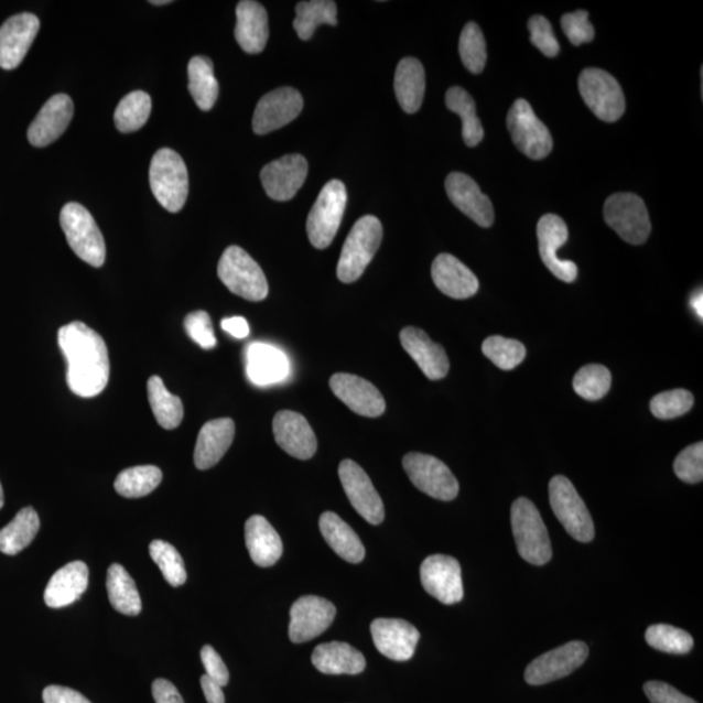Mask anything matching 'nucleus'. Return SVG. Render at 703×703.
Instances as JSON below:
<instances>
[{
  "label": "nucleus",
  "mask_w": 703,
  "mask_h": 703,
  "mask_svg": "<svg viewBox=\"0 0 703 703\" xmlns=\"http://www.w3.org/2000/svg\"><path fill=\"white\" fill-rule=\"evenodd\" d=\"M57 343L67 360V383L82 398H95L110 378V358L106 343L95 329L72 322L57 334Z\"/></svg>",
  "instance_id": "obj_1"
},
{
  "label": "nucleus",
  "mask_w": 703,
  "mask_h": 703,
  "mask_svg": "<svg viewBox=\"0 0 703 703\" xmlns=\"http://www.w3.org/2000/svg\"><path fill=\"white\" fill-rule=\"evenodd\" d=\"M149 179L150 188L164 209L170 213L183 209L188 198L190 179L181 155L167 148L158 150L150 163Z\"/></svg>",
  "instance_id": "obj_2"
},
{
  "label": "nucleus",
  "mask_w": 703,
  "mask_h": 703,
  "mask_svg": "<svg viewBox=\"0 0 703 703\" xmlns=\"http://www.w3.org/2000/svg\"><path fill=\"white\" fill-rule=\"evenodd\" d=\"M383 239V227L372 215H366L356 221L348 235L339 258L338 274L343 283H354L369 267Z\"/></svg>",
  "instance_id": "obj_3"
},
{
  "label": "nucleus",
  "mask_w": 703,
  "mask_h": 703,
  "mask_svg": "<svg viewBox=\"0 0 703 703\" xmlns=\"http://www.w3.org/2000/svg\"><path fill=\"white\" fill-rule=\"evenodd\" d=\"M511 523L516 547L523 561L533 565L548 564L552 558L550 536L534 504L527 498L516 499Z\"/></svg>",
  "instance_id": "obj_4"
},
{
  "label": "nucleus",
  "mask_w": 703,
  "mask_h": 703,
  "mask_svg": "<svg viewBox=\"0 0 703 703\" xmlns=\"http://www.w3.org/2000/svg\"><path fill=\"white\" fill-rule=\"evenodd\" d=\"M218 275L227 289L248 301H262L269 295V284L264 272L246 250L229 247L221 255Z\"/></svg>",
  "instance_id": "obj_5"
},
{
  "label": "nucleus",
  "mask_w": 703,
  "mask_h": 703,
  "mask_svg": "<svg viewBox=\"0 0 703 703\" xmlns=\"http://www.w3.org/2000/svg\"><path fill=\"white\" fill-rule=\"evenodd\" d=\"M61 226L75 255L93 268L104 267L106 244L95 218L80 204L71 203L63 207Z\"/></svg>",
  "instance_id": "obj_6"
},
{
  "label": "nucleus",
  "mask_w": 703,
  "mask_h": 703,
  "mask_svg": "<svg viewBox=\"0 0 703 703\" xmlns=\"http://www.w3.org/2000/svg\"><path fill=\"white\" fill-rule=\"evenodd\" d=\"M347 190L340 181L328 182L322 188L306 221L307 238L317 249L332 246L347 206Z\"/></svg>",
  "instance_id": "obj_7"
},
{
  "label": "nucleus",
  "mask_w": 703,
  "mask_h": 703,
  "mask_svg": "<svg viewBox=\"0 0 703 703\" xmlns=\"http://www.w3.org/2000/svg\"><path fill=\"white\" fill-rule=\"evenodd\" d=\"M549 494L552 511L566 532L578 542H592L595 537L592 515L571 480L555 476L550 480Z\"/></svg>",
  "instance_id": "obj_8"
},
{
  "label": "nucleus",
  "mask_w": 703,
  "mask_h": 703,
  "mask_svg": "<svg viewBox=\"0 0 703 703\" xmlns=\"http://www.w3.org/2000/svg\"><path fill=\"white\" fill-rule=\"evenodd\" d=\"M578 88L586 106L601 120L614 123L626 112V97L621 86L606 71L584 69L578 78Z\"/></svg>",
  "instance_id": "obj_9"
},
{
  "label": "nucleus",
  "mask_w": 703,
  "mask_h": 703,
  "mask_svg": "<svg viewBox=\"0 0 703 703\" xmlns=\"http://www.w3.org/2000/svg\"><path fill=\"white\" fill-rule=\"evenodd\" d=\"M606 224L632 246H641L649 239L651 224L647 205L634 193H616L605 204Z\"/></svg>",
  "instance_id": "obj_10"
},
{
  "label": "nucleus",
  "mask_w": 703,
  "mask_h": 703,
  "mask_svg": "<svg viewBox=\"0 0 703 703\" xmlns=\"http://www.w3.org/2000/svg\"><path fill=\"white\" fill-rule=\"evenodd\" d=\"M404 471L412 484L437 500H454L461 486L446 464L434 456L411 452L403 458Z\"/></svg>",
  "instance_id": "obj_11"
},
{
  "label": "nucleus",
  "mask_w": 703,
  "mask_h": 703,
  "mask_svg": "<svg viewBox=\"0 0 703 703\" xmlns=\"http://www.w3.org/2000/svg\"><path fill=\"white\" fill-rule=\"evenodd\" d=\"M507 127L515 145L530 160H542L554 147L549 128L536 117L526 99L516 100L509 109Z\"/></svg>",
  "instance_id": "obj_12"
},
{
  "label": "nucleus",
  "mask_w": 703,
  "mask_h": 703,
  "mask_svg": "<svg viewBox=\"0 0 703 703\" xmlns=\"http://www.w3.org/2000/svg\"><path fill=\"white\" fill-rule=\"evenodd\" d=\"M421 584L443 605H455L464 598L462 566L455 558L432 555L421 564Z\"/></svg>",
  "instance_id": "obj_13"
},
{
  "label": "nucleus",
  "mask_w": 703,
  "mask_h": 703,
  "mask_svg": "<svg viewBox=\"0 0 703 703\" xmlns=\"http://www.w3.org/2000/svg\"><path fill=\"white\" fill-rule=\"evenodd\" d=\"M590 657L584 642L572 641L563 647L544 652L527 667L526 681L530 685H544L571 675Z\"/></svg>",
  "instance_id": "obj_14"
},
{
  "label": "nucleus",
  "mask_w": 703,
  "mask_h": 703,
  "mask_svg": "<svg viewBox=\"0 0 703 703\" xmlns=\"http://www.w3.org/2000/svg\"><path fill=\"white\" fill-rule=\"evenodd\" d=\"M339 478L343 489L357 513L372 526H379L380 522H383V501L361 466L349 458L343 461L339 465Z\"/></svg>",
  "instance_id": "obj_15"
},
{
  "label": "nucleus",
  "mask_w": 703,
  "mask_h": 703,
  "mask_svg": "<svg viewBox=\"0 0 703 703\" xmlns=\"http://www.w3.org/2000/svg\"><path fill=\"white\" fill-rule=\"evenodd\" d=\"M336 616V608L332 602L305 595L291 607L290 638L293 643H303L324 634Z\"/></svg>",
  "instance_id": "obj_16"
},
{
  "label": "nucleus",
  "mask_w": 703,
  "mask_h": 703,
  "mask_svg": "<svg viewBox=\"0 0 703 703\" xmlns=\"http://www.w3.org/2000/svg\"><path fill=\"white\" fill-rule=\"evenodd\" d=\"M304 99L293 88H279L268 93L258 102L253 117V131L268 134L295 120L303 111Z\"/></svg>",
  "instance_id": "obj_17"
},
{
  "label": "nucleus",
  "mask_w": 703,
  "mask_h": 703,
  "mask_svg": "<svg viewBox=\"0 0 703 703\" xmlns=\"http://www.w3.org/2000/svg\"><path fill=\"white\" fill-rule=\"evenodd\" d=\"M569 235L565 221L555 214H547L538 221L537 236L541 260L552 274L565 283L575 282L578 272L575 262L563 261L556 253L569 240Z\"/></svg>",
  "instance_id": "obj_18"
},
{
  "label": "nucleus",
  "mask_w": 703,
  "mask_h": 703,
  "mask_svg": "<svg viewBox=\"0 0 703 703\" xmlns=\"http://www.w3.org/2000/svg\"><path fill=\"white\" fill-rule=\"evenodd\" d=\"M40 32V20L33 13H19L0 26V67L18 68Z\"/></svg>",
  "instance_id": "obj_19"
},
{
  "label": "nucleus",
  "mask_w": 703,
  "mask_h": 703,
  "mask_svg": "<svg viewBox=\"0 0 703 703\" xmlns=\"http://www.w3.org/2000/svg\"><path fill=\"white\" fill-rule=\"evenodd\" d=\"M329 387L342 403L364 418H379L386 411L383 394L361 377L338 372L329 379Z\"/></svg>",
  "instance_id": "obj_20"
},
{
  "label": "nucleus",
  "mask_w": 703,
  "mask_h": 703,
  "mask_svg": "<svg viewBox=\"0 0 703 703\" xmlns=\"http://www.w3.org/2000/svg\"><path fill=\"white\" fill-rule=\"evenodd\" d=\"M371 636L377 650L397 662L409 661L420 641V632L401 619H377L371 623Z\"/></svg>",
  "instance_id": "obj_21"
},
{
  "label": "nucleus",
  "mask_w": 703,
  "mask_h": 703,
  "mask_svg": "<svg viewBox=\"0 0 703 703\" xmlns=\"http://www.w3.org/2000/svg\"><path fill=\"white\" fill-rule=\"evenodd\" d=\"M272 432L278 446L300 461H310L317 452V436L303 414L278 412L272 421Z\"/></svg>",
  "instance_id": "obj_22"
},
{
  "label": "nucleus",
  "mask_w": 703,
  "mask_h": 703,
  "mask_svg": "<svg viewBox=\"0 0 703 703\" xmlns=\"http://www.w3.org/2000/svg\"><path fill=\"white\" fill-rule=\"evenodd\" d=\"M307 176V162L303 155H284L264 166L261 182L267 195L275 201H289L296 196Z\"/></svg>",
  "instance_id": "obj_23"
},
{
  "label": "nucleus",
  "mask_w": 703,
  "mask_h": 703,
  "mask_svg": "<svg viewBox=\"0 0 703 703\" xmlns=\"http://www.w3.org/2000/svg\"><path fill=\"white\" fill-rule=\"evenodd\" d=\"M74 118V102L67 95H56L43 105L28 129V140L35 148H45L66 132Z\"/></svg>",
  "instance_id": "obj_24"
},
{
  "label": "nucleus",
  "mask_w": 703,
  "mask_h": 703,
  "mask_svg": "<svg viewBox=\"0 0 703 703\" xmlns=\"http://www.w3.org/2000/svg\"><path fill=\"white\" fill-rule=\"evenodd\" d=\"M448 198L458 210L480 227L494 224V207L489 197L480 192L478 184L462 172H452L446 181Z\"/></svg>",
  "instance_id": "obj_25"
},
{
  "label": "nucleus",
  "mask_w": 703,
  "mask_h": 703,
  "mask_svg": "<svg viewBox=\"0 0 703 703\" xmlns=\"http://www.w3.org/2000/svg\"><path fill=\"white\" fill-rule=\"evenodd\" d=\"M401 346L413 358L430 380L447 377L450 361L446 350L441 344L434 343L425 332L418 327H405L400 333Z\"/></svg>",
  "instance_id": "obj_26"
},
{
  "label": "nucleus",
  "mask_w": 703,
  "mask_h": 703,
  "mask_svg": "<svg viewBox=\"0 0 703 703\" xmlns=\"http://www.w3.org/2000/svg\"><path fill=\"white\" fill-rule=\"evenodd\" d=\"M432 277L437 290L452 299H469L475 296L479 289L478 279L472 270L448 253L435 258Z\"/></svg>",
  "instance_id": "obj_27"
},
{
  "label": "nucleus",
  "mask_w": 703,
  "mask_h": 703,
  "mask_svg": "<svg viewBox=\"0 0 703 703\" xmlns=\"http://www.w3.org/2000/svg\"><path fill=\"white\" fill-rule=\"evenodd\" d=\"M235 39L244 52L260 54L269 41V17L261 3L242 0L236 7Z\"/></svg>",
  "instance_id": "obj_28"
},
{
  "label": "nucleus",
  "mask_w": 703,
  "mask_h": 703,
  "mask_svg": "<svg viewBox=\"0 0 703 703\" xmlns=\"http://www.w3.org/2000/svg\"><path fill=\"white\" fill-rule=\"evenodd\" d=\"M247 375L257 386L282 382L290 376L289 357L271 344H250L247 349Z\"/></svg>",
  "instance_id": "obj_29"
},
{
  "label": "nucleus",
  "mask_w": 703,
  "mask_h": 703,
  "mask_svg": "<svg viewBox=\"0 0 703 703\" xmlns=\"http://www.w3.org/2000/svg\"><path fill=\"white\" fill-rule=\"evenodd\" d=\"M89 569L84 562H72L50 578L45 602L48 607L62 608L75 604L88 590Z\"/></svg>",
  "instance_id": "obj_30"
},
{
  "label": "nucleus",
  "mask_w": 703,
  "mask_h": 703,
  "mask_svg": "<svg viewBox=\"0 0 703 703\" xmlns=\"http://www.w3.org/2000/svg\"><path fill=\"white\" fill-rule=\"evenodd\" d=\"M235 422L231 419H218L206 422L199 430L195 448V464L199 471L217 465L234 442Z\"/></svg>",
  "instance_id": "obj_31"
},
{
  "label": "nucleus",
  "mask_w": 703,
  "mask_h": 703,
  "mask_svg": "<svg viewBox=\"0 0 703 703\" xmlns=\"http://www.w3.org/2000/svg\"><path fill=\"white\" fill-rule=\"evenodd\" d=\"M312 662L326 675H358L366 667L363 652L346 642L320 645L313 651Z\"/></svg>",
  "instance_id": "obj_32"
},
{
  "label": "nucleus",
  "mask_w": 703,
  "mask_h": 703,
  "mask_svg": "<svg viewBox=\"0 0 703 703\" xmlns=\"http://www.w3.org/2000/svg\"><path fill=\"white\" fill-rule=\"evenodd\" d=\"M246 543L252 561L263 569L274 565L282 558L281 537L263 516L255 515L247 521Z\"/></svg>",
  "instance_id": "obj_33"
},
{
  "label": "nucleus",
  "mask_w": 703,
  "mask_h": 703,
  "mask_svg": "<svg viewBox=\"0 0 703 703\" xmlns=\"http://www.w3.org/2000/svg\"><path fill=\"white\" fill-rule=\"evenodd\" d=\"M320 529L328 547L344 561L361 563L365 559V548L354 529L334 512H325L320 519Z\"/></svg>",
  "instance_id": "obj_34"
},
{
  "label": "nucleus",
  "mask_w": 703,
  "mask_h": 703,
  "mask_svg": "<svg viewBox=\"0 0 703 703\" xmlns=\"http://www.w3.org/2000/svg\"><path fill=\"white\" fill-rule=\"evenodd\" d=\"M426 78L425 69L421 62L414 57H404L399 63L397 74H394V93L401 109L407 113H414L421 109L423 97H425Z\"/></svg>",
  "instance_id": "obj_35"
},
{
  "label": "nucleus",
  "mask_w": 703,
  "mask_h": 703,
  "mask_svg": "<svg viewBox=\"0 0 703 703\" xmlns=\"http://www.w3.org/2000/svg\"><path fill=\"white\" fill-rule=\"evenodd\" d=\"M107 594L117 612L128 616L141 613L142 604L138 586L123 565L112 564L107 572Z\"/></svg>",
  "instance_id": "obj_36"
},
{
  "label": "nucleus",
  "mask_w": 703,
  "mask_h": 703,
  "mask_svg": "<svg viewBox=\"0 0 703 703\" xmlns=\"http://www.w3.org/2000/svg\"><path fill=\"white\" fill-rule=\"evenodd\" d=\"M188 89L196 105L203 111L212 110L219 96V84L209 57H192L188 64Z\"/></svg>",
  "instance_id": "obj_37"
},
{
  "label": "nucleus",
  "mask_w": 703,
  "mask_h": 703,
  "mask_svg": "<svg viewBox=\"0 0 703 703\" xmlns=\"http://www.w3.org/2000/svg\"><path fill=\"white\" fill-rule=\"evenodd\" d=\"M40 530V518L32 507L21 509L14 519L0 530V551L17 555L32 543Z\"/></svg>",
  "instance_id": "obj_38"
},
{
  "label": "nucleus",
  "mask_w": 703,
  "mask_h": 703,
  "mask_svg": "<svg viewBox=\"0 0 703 703\" xmlns=\"http://www.w3.org/2000/svg\"><path fill=\"white\" fill-rule=\"evenodd\" d=\"M148 398L158 425L166 430L181 425L184 419L183 401L166 389L162 378L154 376L149 379Z\"/></svg>",
  "instance_id": "obj_39"
},
{
  "label": "nucleus",
  "mask_w": 703,
  "mask_h": 703,
  "mask_svg": "<svg viewBox=\"0 0 703 703\" xmlns=\"http://www.w3.org/2000/svg\"><path fill=\"white\" fill-rule=\"evenodd\" d=\"M338 7L333 0H311V2H300L296 6V19L293 20V28L300 40L307 41L313 37L315 29L322 24H338Z\"/></svg>",
  "instance_id": "obj_40"
},
{
  "label": "nucleus",
  "mask_w": 703,
  "mask_h": 703,
  "mask_svg": "<svg viewBox=\"0 0 703 703\" xmlns=\"http://www.w3.org/2000/svg\"><path fill=\"white\" fill-rule=\"evenodd\" d=\"M448 110L458 115L463 121V139L466 145L477 147L484 140V128L476 112V102L461 86H452L446 95Z\"/></svg>",
  "instance_id": "obj_41"
},
{
  "label": "nucleus",
  "mask_w": 703,
  "mask_h": 703,
  "mask_svg": "<svg viewBox=\"0 0 703 703\" xmlns=\"http://www.w3.org/2000/svg\"><path fill=\"white\" fill-rule=\"evenodd\" d=\"M162 471L154 465L133 466L115 479V490L125 498H142L153 493L162 483Z\"/></svg>",
  "instance_id": "obj_42"
},
{
  "label": "nucleus",
  "mask_w": 703,
  "mask_h": 703,
  "mask_svg": "<svg viewBox=\"0 0 703 703\" xmlns=\"http://www.w3.org/2000/svg\"><path fill=\"white\" fill-rule=\"evenodd\" d=\"M152 113V98L145 91L129 93L115 110V126L120 132L131 133L139 131L147 125Z\"/></svg>",
  "instance_id": "obj_43"
},
{
  "label": "nucleus",
  "mask_w": 703,
  "mask_h": 703,
  "mask_svg": "<svg viewBox=\"0 0 703 703\" xmlns=\"http://www.w3.org/2000/svg\"><path fill=\"white\" fill-rule=\"evenodd\" d=\"M645 640L652 649L667 652V655L683 656L693 649V637L685 630L667 626V624H655L645 634Z\"/></svg>",
  "instance_id": "obj_44"
},
{
  "label": "nucleus",
  "mask_w": 703,
  "mask_h": 703,
  "mask_svg": "<svg viewBox=\"0 0 703 703\" xmlns=\"http://www.w3.org/2000/svg\"><path fill=\"white\" fill-rule=\"evenodd\" d=\"M612 372L604 365L592 364L581 368L573 379V389L587 401L605 398L612 389Z\"/></svg>",
  "instance_id": "obj_45"
},
{
  "label": "nucleus",
  "mask_w": 703,
  "mask_h": 703,
  "mask_svg": "<svg viewBox=\"0 0 703 703\" xmlns=\"http://www.w3.org/2000/svg\"><path fill=\"white\" fill-rule=\"evenodd\" d=\"M484 355L501 370H513L526 360L527 348L522 343L504 336H490L483 344Z\"/></svg>",
  "instance_id": "obj_46"
},
{
  "label": "nucleus",
  "mask_w": 703,
  "mask_h": 703,
  "mask_svg": "<svg viewBox=\"0 0 703 703\" xmlns=\"http://www.w3.org/2000/svg\"><path fill=\"white\" fill-rule=\"evenodd\" d=\"M149 552L171 586L177 587L185 584L186 572L183 558L172 544L155 540L150 543Z\"/></svg>",
  "instance_id": "obj_47"
},
{
  "label": "nucleus",
  "mask_w": 703,
  "mask_h": 703,
  "mask_svg": "<svg viewBox=\"0 0 703 703\" xmlns=\"http://www.w3.org/2000/svg\"><path fill=\"white\" fill-rule=\"evenodd\" d=\"M458 52L466 69L472 74H480L486 66L487 52L486 41L483 31L476 23H468L464 26Z\"/></svg>",
  "instance_id": "obj_48"
},
{
  "label": "nucleus",
  "mask_w": 703,
  "mask_h": 703,
  "mask_svg": "<svg viewBox=\"0 0 703 703\" xmlns=\"http://www.w3.org/2000/svg\"><path fill=\"white\" fill-rule=\"evenodd\" d=\"M693 404V394L679 389L658 393L650 401V411L659 420H672L690 412Z\"/></svg>",
  "instance_id": "obj_49"
},
{
  "label": "nucleus",
  "mask_w": 703,
  "mask_h": 703,
  "mask_svg": "<svg viewBox=\"0 0 703 703\" xmlns=\"http://www.w3.org/2000/svg\"><path fill=\"white\" fill-rule=\"evenodd\" d=\"M675 475L686 484H700L703 479V443L692 444L681 451L673 463Z\"/></svg>",
  "instance_id": "obj_50"
},
{
  "label": "nucleus",
  "mask_w": 703,
  "mask_h": 703,
  "mask_svg": "<svg viewBox=\"0 0 703 703\" xmlns=\"http://www.w3.org/2000/svg\"><path fill=\"white\" fill-rule=\"evenodd\" d=\"M184 327L190 338L201 348L213 349L217 347L210 315L204 311L193 312L186 315Z\"/></svg>",
  "instance_id": "obj_51"
},
{
  "label": "nucleus",
  "mask_w": 703,
  "mask_h": 703,
  "mask_svg": "<svg viewBox=\"0 0 703 703\" xmlns=\"http://www.w3.org/2000/svg\"><path fill=\"white\" fill-rule=\"evenodd\" d=\"M530 42L548 57H555L561 52V45L552 32L550 21L537 14L529 20Z\"/></svg>",
  "instance_id": "obj_52"
},
{
  "label": "nucleus",
  "mask_w": 703,
  "mask_h": 703,
  "mask_svg": "<svg viewBox=\"0 0 703 703\" xmlns=\"http://www.w3.org/2000/svg\"><path fill=\"white\" fill-rule=\"evenodd\" d=\"M562 26L572 45L580 46L594 40V26L590 21V13L586 11L580 10L564 14Z\"/></svg>",
  "instance_id": "obj_53"
},
{
  "label": "nucleus",
  "mask_w": 703,
  "mask_h": 703,
  "mask_svg": "<svg viewBox=\"0 0 703 703\" xmlns=\"http://www.w3.org/2000/svg\"><path fill=\"white\" fill-rule=\"evenodd\" d=\"M643 692L651 703H697L662 681H649L643 685Z\"/></svg>",
  "instance_id": "obj_54"
},
{
  "label": "nucleus",
  "mask_w": 703,
  "mask_h": 703,
  "mask_svg": "<svg viewBox=\"0 0 703 703\" xmlns=\"http://www.w3.org/2000/svg\"><path fill=\"white\" fill-rule=\"evenodd\" d=\"M201 661L205 667L206 675L218 683L220 686H226L229 681V672L224 659L220 658L217 651L210 645L201 650Z\"/></svg>",
  "instance_id": "obj_55"
},
{
  "label": "nucleus",
  "mask_w": 703,
  "mask_h": 703,
  "mask_svg": "<svg viewBox=\"0 0 703 703\" xmlns=\"http://www.w3.org/2000/svg\"><path fill=\"white\" fill-rule=\"evenodd\" d=\"M42 695L45 703H91L82 693L60 685L45 688Z\"/></svg>",
  "instance_id": "obj_56"
},
{
  "label": "nucleus",
  "mask_w": 703,
  "mask_h": 703,
  "mask_svg": "<svg viewBox=\"0 0 703 703\" xmlns=\"http://www.w3.org/2000/svg\"><path fill=\"white\" fill-rule=\"evenodd\" d=\"M153 695L155 703H184L176 686L169 680L158 679L153 683Z\"/></svg>",
  "instance_id": "obj_57"
},
{
  "label": "nucleus",
  "mask_w": 703,
  "mask_h": 703,
  "mask_svg": "<svg viewBox=\"0 0 703 703\" xmlns=\"http://www.w3.org/2000/svg\"><path fill=\"white\" fill-rule=\"evenodd\" d=\"M221 328L235 339H246L250 333L249 324L242 317L225 318L221 321Z\"/></svg>",
  "instance_id": "obj_58"
},
{
  "label": "nucleus",
  "mask_w": 703,
  "mask_h": 703,
  "mask_svg": "<svg viewBox=\"0 0 703 703\" xmlns=\"http://www.w3.org/2000/svg\"><path fill=\"white\" fill-rule=\"evenodd\" d=\"M201 686L206 697L207 703H225V693L218 683H215L213 679L207 675L201 678Z\"/></svg>",
  "instance_id": "obj_59"
},
{
  "label": "nucleus",
  "mask_w": 703,
  "mask_h": 703,
  "mask_svg": "<svg viewBox=\"0 0 703 703\" xmlns=\"http://www.w3.org/2000/svg\"><path fill=\"white\" fill-rule=\"evenodd\" d=\"M691 307L694 311L695 315H697V317H700V320L702 321L703 318V295H702V290L700 291H695L693 293V296L691 298Z\"/></svg>",
  "instance_id": "obj_60"
},
{
  "label": "nucleus",
  "mask_w": 703,
  "mask_h": 703,
  "mask_svg": "<svg viewBox=\"0 0 703 703\" xmlns=\"http://www.w3.org/2000/svg\"><path fill=\"white\" fill-rule=\"evenodd\" d=\"M3 506H4V494H3L2 484H0V509H2Z\"/></svg>",
  "instance_id": "obj_61"
},
{
  "label": "nucleus",
  "mask_w": 703,
  "mask_h": 703,
  "mask_svg": "<svg viewBox=\"0 0 703 703\" xmlns=\"http://www.w3.org/2000/svg\"><path fill=\"white\" fill-rule=\"evenodd\" d=\"M154 6H163V4H170V0H153V2H150Z\"/></svg>",
  "instance_id": "obj_62"
}]
</instances>
